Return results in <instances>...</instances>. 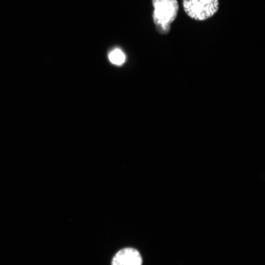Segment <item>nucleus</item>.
Returning <instances> with one entry per match:
<instances>
[{"label":"nucleus","instance_id":"f257e3e1","mask_svg":"<svg viewBox=\"0 0 265 265\" xmlns=\"http://www.w3.org/2000/svg\"><path fill=\"white\" fill-rule=\"evenodd\" d=\"M153 18L156 29L161 34L170 30L171 24L176 19L179 10L177 0H152Z\"/></svg>","mask_w":265,"mask_h":265},{"label":"nucleus","instance_id":"f03ea898","mask_svg":"<svg viewBox=\"0 0 265 265\" xmlns=\"http://www.w3.org/2000/svg\"><path fill=\"white\" fill-rule=\"evenodd\" d=\"M183 8L191 19L202 21L213 16L219 8L218 0H183Z\"/></svg>","mask_w":265,"mask_h":265},{"label":"nucleus","instance_id":"20e7f679","mask_svg":"<svg viewBox=\"0 0 265 265\" xmlns=\"http://www.w3.org/2000/svg\"><path fill=\"white\" fill-rule=\"evenodd\" d=\"M109 61L116 66H121L125 62L126 56L125 53L119 48H115L108 53Z\"/></svg>","mask_w":265,"mask_h":265},{"label":"nucleus","instance_id":"7ed1b4c3","mask_svg":"<svg viewBox=\"0 0 265 265\" xmlns=\"http://www.w3.org/2000/svg\"><path fill=\"white\" fill-rule=\"evenodd\" d=\"M142 259L139 252L132 248H125L119 251L113 257L111 265H142Z\"/></svg>","mask_w":265,"mask_h":265}]
</instances>
